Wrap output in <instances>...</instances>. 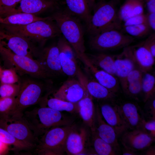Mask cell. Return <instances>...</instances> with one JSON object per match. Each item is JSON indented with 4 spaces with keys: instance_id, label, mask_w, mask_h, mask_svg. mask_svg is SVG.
Returning <instances> with one entry per match:
<instances>
[{
    "instance_id": "1",
    "label": "cell",
    "mask_w": 155,
    "mask_h": 155,
    "mask_svg": "<svg viewBox=\"0 0 155 155\" xmlns=\"http://www.w3.org/2000/svg\"><path fill=\"white\" fill-rule=\"evenodd\" d=\"M50 16L63 37L70 44L77 58L85 65L88 61L84 39V30L81 20L64 8L59 7Z\"/></svg>"
},
{
    "instance_id": "2",
    "label": "cell",
    "mask_w": 155,
    "mask_h": 155,
    "mask_svg": "<svg viewBox=\"0 0 155 155\" xmlns=\"http://www.w3.org/2000/svg\"><path fill=\"white\" fill-rule=\"evenodd\" d=\"M23 117L37 138L51 128L70 125L72 123L61 112L48 107L35 108L26 111L23 113Z\"/></svg>"
},
{
    "instance_id": "3",
    "label": "cell",
    "mask_w": 155,
    "mask_h": 155,
    "mask_svg": "<svg viewBox=\"0 0 155 155\" xmlns=\"http://www.w3.org/2000/svg\"><path fill=\"white\" fill-rule=\"evenodd\" d=\"M2 24L5 28L12 33L23 37L33 44L37 43L42 46L48 40L61 34L51 18L25 25Z\"/></svg>"
},
{
    "instance_id": "4",
    "label": "cell",
    "mask_w": 155,
    "mask_h": 155,
    "mask_svg": "<svg viewBox=\"0 0 155 155\" xmlns=\"http://www.w3.org/2000/svg\"><path fill=\"white\" fill-rule=\"evenodd\" d=\"M93 8V13L86 27L90 36L106 30L120 28L121 21L118 18L115 2L101 0L95 3Z\"/></svg>"
},
{
    "instance_id": "5",
    "label": "cell",
    "mask_w": 155,
    "mask_h": 155,
    "mask_svg": "<svg viewBox=\"0 0 155 155\" xmlns=\"http://www.w3.org/2000/svg\"><path fill=\"white\" fill-rule=\"evenodd\" d=\"M74 128V125H71L48 130L38 138L36 151L39 155L63 154L67 136Z\"/></svg>"
},
{
    "instance_id": "6",
    "label": "cell",
    "mask_w": 155,
    "mask_h": 155,
    "mask_svg": "<svg viewBox=\"0 0 155 155\" xmlns=\"http://www.w3.org/2000/svg\"><path fill=\"white\" fill-rule=\"evenodd\" d=\"M134 40L133 37L113 28L90 36L89 44L91 49L102 52L124 48Z\"/></svg>"
},
{
    "instance_id": "7",
    "label": "cell",
    "mask_w": 155,
    "mask_h": 155,
    "mask_svg": "<svg viewBox=\"0 0 155 155\" xmlns=\"http://www.w3.org/2000/svg\"><path fill=\"white\" fill-rule=\"evenodd\" d=\"M0 54L21 74H26L38 79H46L52 76L37 59L15 54L0 44Z\"/></svg>"
},
{
    "instance_id": "8",
    "label": "cell",
    "mask_w": 155,
    "mask_h": 155,
    "mask_svg": "<svg viewBox=\"0 0 155 155\" xmlns=\"http://www.w3.org/2000/svg\"><path fill=\"white\" fill-rule=\"evenodd\" d=\"M43 91L44 86L40 82L31 79L23 80L21 82L20 90L16 97V107L12 115L23 116L24 109L40 101Z\"/></svg>"
},
{
    "instance_id": "9",
    "label": "cell",
    "mask_w": 155,
    "mask_h": 155,
    "mask_svg": "<svg viewBox=\"0 0 155 155\" xmlns=\"http://www.w3.org/2000/svg\"><path fill=\"white\" fill-rule=\"evenodd\" d=\"M0 127L17 139L36 146L38 139L36 137L23 115H0Z\"/></svg>"
},
{
    "instance_id": "10",
    "label": "cell",
    "mask_w": 155,
    "mask_h": 155,
    "mask_svg": "<svg viewBox=\"0 0 155 155\" xmlns=\"http://www.w3.org/2000/svg\"><path fill=\"white\" fill-rule=\"evenodd\" d=\"M0 44L17 55L34 59L37 49L23 37L11 32L0 23Z\"/></svg>"
},
{
    "instance_id": "11",
    "label": "cell",
    "mask_w": 155,
    "mask_h": 155,
    "mask_svg": "<svg viewBox=\"0 0 155 155\" xmlns=\"http://www.w3.org/2000/svg\"><path fill=\"white\" fill-rule=\"evenodd\" d=\"M90 95L84 85L78 79L71 78L65 81L54 93V97L76 104Z\"/></svg>"
},
{
    "instance_id": "12",
    "label": "cell",
    "mask_w": 155,
    "mask_h": 155,
    "mask_svg": "<svg viewBox=\"0 0 155 155\" xmlns=\"http://www.w3.org/2000/svg\"><path fill=\"white\" fill-rule=\"evenodd\" d=\"M57 44L59 49L60 63L63 73L70 77L77 76L80 69L73 48L63 36L59 38Z\"/></svg>"
},
{
    "instance_id": "13",
    "label": "cell",
    "mask_w": 155,
    "mask_h": 155,
    "mask_svg": "<svg viewBox=\"0 0 155 155\" xmlns=\"http://www.w3.org/2000/svg\"><path fill=\"white\" fill-rule=\"evenodd\" d=\"M155 137L141 129L127 131L121 136L123 146L137 152L144 150L155 141Z\"/></svg>"
},
{
    "instance_id": "14",
    "label": "cell",
    "mask_w": 155,
    "mask_h": 155,
    "mask_svg": "<svg viewBox=\"0 0 155 155\" xmlns=\"http://www.w3.org/2000/svg\"><path fill=\"white\" fill-rule=\"evenodd\" d=\"M37 59L44 68L52 76L63 73L60 65L59 51L57 44L39 50Z\"/></svg>"
},
{
    "instance_id": "15",
    "label": "cell",
    "mask_w": 155,
    "mask_h": 155,
    "mask_svg": "<svg viewBox=\"0 0 155 155\" xmlns=\"http://www.w3.org/2000/svg\"><path fill=\"white\" fill-rule=\"evenodd\" d=\"M116 105L128 129H141L142 122L145 119L141 110L137 104L128 101Z\"/></svg>"
},
{
    "instance_id": "16",
    "label": "cell",
    "mask_w": 155,
    "mask_h": 155,
    "mask_svg": "<svg viewBox=\"0 0 155 155\" xmlns=\"http://www.w3.org/2000/svg\"><path fill=\"white\" fill-rule=\"evenodd\" d=\"M99 107L103 119L114 129L118 137L128 130L118 111L116 104L105 103L100 105Z\"/></svg>"
},
{
    "instance_id": "17",
    "label": "cell",
    "mask_w": 155,
    "mask_h": 155,
    "mask_svg": "<svg viewBox=\"0 0 155 155\" xmlns=\"http://www.w3.org/2000/svg\"><path fill=\"white\" fill-rule=\"evenodd\" d=\"M89 135L86 129L81 128L79 131L74 128L69 133L65 145V152L68 155H80L85 152L88 143Z\"/></svg>"
},
{
    "instance_id": "18",
    "label": "cell",
    "mask_w": 155,
    "mask_h": 155,
    "mask_svg": "<svg viewBox=\"0 0 155 155\" xmlns=\"http://www.w3.org/2000/svg\"><path fill=\"white\" fill-rule=\"evenodd\" d=\"M115 75L120 81L124 78L132 70L137 68L131 46L123 48L120 54L114 55Z\"/></svg>"
},
{
    "instance_id": "19",
    "label": "cell",
    "mask_w": 155,
    "mask_h": 155,
    "mask_svg": "<svg viewBox=\"0 0 155 155\" xmlns=\"http://www.w3.org/2000/svg\"><path fill=\"white\" fill-rule=\"evenodd\" d=\"M77 76L92 98L111 102L115 100L117 96L116 94L101 85L95 80L88 79L81 70L79 71Z\"/></svg>"
},
{
    "instance_id": "20",
    "label": "cell",
    "mask_w": 155,
    "mask_h": 155,
    "mask_svg": "<svg viewBox=\"0 0 155 155\" xmlns=\"http://www.w3.org/2000/svg\"><path fill=\"white\" fill-rule=\"evenodd\" d=\"M95 131L97 135L119 151L120 148L117 134L113 128L103 119L98 106L95 108Z\"/></svg>"
},
{
    "instance_id": "21",
    "label": "cell",
    "mask_w": 155,
    "mask_h": 155,
    "mask_svg": "<svg viewBox=\"0 0 155 155\" xmlns=\"http://www.w3.org/2000/svg\"><path fill=\"white\" fill-rule=\"evenodd\" d=\"M14 13H24L34 14L55 9L59 4L50 0H21Z\"/></svg>"
},
{
    "instance_id": "22",
    "label": "cell",
    "mask_w": 155,
    "mask_h": 155,
    "mask_svg": "<svg viewBox=\"0 0 155 155\" xmlns=\"http://www.w3.org/2000/svg\"><path fill=\"white\" fill-rule=\"evenodd\" d=\"M131 47L137 68L143 73L149 72L154 64L155 57L144 42Z\"/></svg>"
},
{
    "instance_id": "23",
    "label": "cell",
    "mask_w": 155,
    "mask_h": 155,
    "mask_svg": "<svg viewBox=\"0 0 155 155\" xmlns=\"http://www.w3.org/2000/svg\"><path fill=\"white\" fill-rule=\"evenodd\" d=\"M85 66L99 83L116 94L118 92L119 83L115 75L95 67L88 60Z\"/></svg>"
},
{
    "instance_id": "24",
    "label": "cell",
    "mask_w": 155,
    "mask_h": 155,
    "mask_svg": "<svg viewBox=\"0 0 155 155\" xmlns=\"http://www.w3.org/2000/svg\"><path fill=\"white\" fill-rule=\"evenodd\" d=\"M65 8L70 13L84 22L87 27L91 16L87 0H64Z\"/></svg>"
},
{
    "instance_id": "25",
    "label": "cell",
    "mask_w": 155,
    "mask_h": 155,
    "mask_svg": "<svg viewBox=\"0 0 155 155\" xmlns=\"http://www.w3.org/2000/svg\"><path fill=\"white\" fill-rule=\"evenodd\" d=\"M77 104L78 112L84 122L90 128L91 131H95V108L92 97L89 95Z\"/></svg>"
},
{
    "instance_id": "26",
    "label": "cell",
    "mask_w": 155,
    "mask_h": 155,
    "mask_svg": "<svg viewBox=\"0 0 155 155\" xmlns=\"http://www.w3.org/2000/svg\"><path fill=\"white\" fill-rule=\"evenodd\" d=\"M89 61L97 68L115 75L114 55L103 52L86 54Z\"/></svg>"
},
{
    "instance_id": "27",
    "label": "cell",
    "mask_w": 155,
    "mask_h": 155,
    "mask_svg": "<svg viewBox=\"0 0 155 155\" xmlns=\"http://www.w3.org/2000/svg\"><path fill=\"white\" fill-rule=\"evenodd\" d=\"M0 140L9 146H12L11 150L17 152L28 151L35 149L36 146L21 141L13 136L7 131L0 127Z\"/></svg>"
},
{
    "instance_id": "28",
    "label": "cell",
    "mask_w": 155,
    "mask_h": 155,
    "mask_svg": "<svg viewBox=\"0 0 155 155\" xmlns=\"http://www.w3.org/2000/svg\"><path fill=\"white\" fill-rule=\"evenodd\" d=\"M51 16L42 17L31 14L20 13L13 14L3 19L2 24L10 25H25L35 21L50 19Z\"/></svg>"
},
{
    "instance_id": "29",
    "label": "cell",
    "mask_w": 155,
    "mask_h": 155,
    "mask_svg": "<svg viewBox=\"0 0 155 155\" xmlns=\"http://www.w3.org/2000/svg\"><path fill=\"white\" fill-rule=\"evenodd\" d=\"M91 132L94 150L96 155L117 154V151L110 144L100 138L95 130Z\"/></svg>"
},
{
    "instance_id": "30",
    "label": "cell",
    "mask_w": 155,
    "mask_h": 155,
    "mask_svg": "<svg viewBox=\"0 0 155 155\" xmlns=\"http://www.w3.org/2000/svg\"><path fill=\"white\" fill-rule=\"evenodd\" d=\"M141 88L143 100L145 102L155 95V77L154 74L149 72L143 73L141 80Z\"/></svg>"
},
{
    "instance_id": "31",
    "label": "cell",
    "mask_w": 155,
    "mask_h": 155,
    "mask_svg": "<svg viewBox=\"0 0 155 155\" xmlns=\"http://www.w3.org/2000/svg\"><path fill=\"white\" fill-rule=\"evenodd\" d=\"M77 103H73L55 97L48 100L46 102L48 107L60 112L65 111L71 113L78 112Z\"/></svg>"
},
{
    "instance_id": "32",
    "label": "cell",
    "mask_w": 155,
    "mask_h": 155,
    "mask_svg": "<svg viewBox=\"0 0 155 155\" xmlns=\"http://www.w3.org/2000/svg\"><path fill=\"white\" fill-rule=\"evenodd\" d=\"M16 104V97H0V115H12Z\"/></svg>"
},
{
    "instance_id": "33",
    "label": "cell",
    "mask_w": 155,
    "mask_h": 155,
    "mask_svg": "<svg viewBox=\"0 0 155 155\" xmlns=\"http://www.w3.org/2000/svg\"><path fill=\"white\" fill-rule=\"evenodd\" d=\"M124 27L125 32L133 37H140L146 36L151 29L147 23Z\"/></svg>"
},
{
    "instance_id": "34",
    "label": "cell",
    "mask_w": 155,
    "mask_h": 155,
    "mask_svg": "<svg viewBox=\"0 0 155 155\" xmlns=\"http://www.w3.org/2000/svg\"><path fill=\"white\" fill-rule=\"evenodd\" d=\"M21 82L15 84L0 83V97H16L19 92Z\"/></svg>"
},
{
    "instance_id": "35",
    "label": "cell",
    "mask_w": 155,
    "mask_h": 155,
    "mask_svg": "<svg viewBox=\"0 0 155 155\" xmlns=\"http://www.w3.org/2000/svg\"><path fill=\"white\" fill-rule=\"evenodd\" d=\"M135 0H126L118 12L119 20L123 22L134 16V9Z\"/></svg>"
},
{
    "instance_id": "36",
    "label": "cell",
    "mask_w": 155,
    "mask_h": 155,
    "mask_svg": "<svg viewBox=\"0 0 155 155\" xmlns=\"http://www.w3.org/2000/svg\"><path fill=\"white\" fill-rule=\"evenodd\" d=\"M21 0H0V17L3 18L14 14L16 6Z\"/></svg>"
},
{
    "instance_id": "37",
    "label": "cell",
    "mask_w": 155,
    "mask_h": 155,
    "mask_svg": "<svg viewBox=\"0 0 155 155\" xmlns=\"http://www.w3.org/2000/svg\"><path fill=\"white\" fill-rule=\"evenodd\" d=\"M19 82V76L14 68L2 69L0 75V83L15 84Z\"/></svg>"
},
{
    "instance_id": "38",
    "label": "cell",
    "mask_w": 155,
    "mask_h": 155,
    "mask_svg": "<svg viewBox=\"0 0 155 155\" xmlns=\"http://www.w3.org/2000/svg\"><path fill=\"white\" fill-rule=\"evenodd\" d=\"M141 80L134 81L127 84L122 88L123 92L128 96L137 98L141 93Z\"/></svg>"
},
{
    "instance_id": "39",
    "label": "cell",
    "mask_w": 155,
    "mask_h": 155,
    "mask_svg": "<svg viewBox=\"0 0 155 155\" xmlns=\"http://www.w3.org/2000/svg\"><path fill=\"white\" fill-rule=\"evenodd\" d=\"M143 74L137 68L132 70L124 78L120 81L122 88L132 82L142 79Z\"/></svg>"
},
{
    "instance_id": "40",
    "label": "cell",
    "mask_w": 155,
    "mask_h": 155,
    "mask_svg": "<svg viewBox=\"0 0 155 155\" xmlns=\"http://www.w3.org/2000/svg\"><path fill=\"white\" fill-rule=\"evenodd\" d=\"M147 23L146 15L144 13L133 16L124 22V27Z\"/></svg>"
},
{
    "instance_id": "41",
    "label": "cell",
    "mask_w": 155,
    "mask_h": 155,
    "mask_svg": "<svg viewBox=\"0 0 155 155\" xmlns=\"http://www.w3.org/2000/svg\"><path fill=\"white\" fill-rule=\"evenodd\" d=\"M144 109L150 119H155V95L149 98L145 102Z\"/></svg>"
},
{
    "instance_id": "42",
    "label": "cell",
    "mask_w": 155,
    "mask_h": 155,
    "mask_svg": "<svg viewBox=\"0 0 155 155\" xmlns=\"http://www.w3.org/2000/svg\"><path fill=\"white\" fill-rule=\"evenodd\" d=\"M141 129L155 137V119H150L148 121L144 120Z\"/></svg>"
},
{
    "instance_id": "43",
    "label": "cell",
    "mask_w": 155,
    "mask_h": 155,
    "mask_svg": "<svg viewBox=\"0 0 155 155\" xmlns=\"http://www.w3.org/2000/svg\"><path fill=\"white\" fill-rule=\"evenodd\" d=\"M144 43L148 48L153 57L155 58V35L153 33L150 35Z\"/></svg>"
},
{
    "instance_id": "44",
    "label": "cell",
    "mask_w": 155,
    "mask_h": 155,
    "mask_svg": "<svg viewBox=\"0 0 155 155\" xmlns=\"http://www.w3.org/2000/svg\"><path fill=\"white\" fill-rule=\"evenodd\" d=\"M147 23L151 29L155 30V13H148L146 15Z\"/></svg>"
},
{
    "instance_id": "45",
    "label": "cell",
    "mask_w": 155,
    "mask_h": 155,
    "mask_svg": "<svg viewBox=\"0 0 155 155\" xmlns=\"http://www.w3.org/2000/svg\"><path fill=\"white\" fill-rule=\"evenodd\" d=\"M146 5L148 13H155V0L146 1Z\"/></svg>"
},
{
    "instance_id": "46",
    "label": "cell",
    "mask_w": 155,
    "mask_h": 155,
    "mask_svg": "<svg viewBox=\"0 0 155 155\" xmlns=\"http://www.w3.org/2000/svg\"><path fill=\"white\" fill-rule=\"evenodd\" d=\"M9 146L0 140V155L6 154L9 150Z\"/></svg>"
},
{
    "instance_id": "47",
    "label": "cell",
    "mask_w": 155,
    "mask_h": 155,
    "mask_svg": "<svg viewBox=\"0 0 155 155\" xmlns=\"http://www.w3.org/2000/svg\"><path fill=\"white\" fill-rule=\"evenodd\" d=\"M122 149V154L123 155H137L136 152L127 148L123 146Z\"/></svg>"
},
{
    "instance_id": "48",
    "label": "cell",
    "mask_w": 155,
    "mask_h": 155,
    "mask_svg": "<svg viewBox=\"0 0 155 155\" xmlns=\"http://www.w3.org/2000/svg\"><path fill=\"white\" fill-rule=\"evenodd\" d=\"M144 154L145 155H155V147L154 146H150L145 150Z\"/></svg>"
},
{
    "instance_id": "49",
    "label": "cell",
    "mask_w": 155,
    "mask_h": 155,
    "mask_svg": "<svg viewBox=\"0 0 155 155\" xmlns=\"http://www.w3.org/2000/svg\"><path fill=\"white\" fill-rule=\"evenodd\" d=\"M90 6L91 9L95 4L96 0H87Z\"/></svg>"
},
{
    "instance_id": "50",
    "label": "cell",
    "mask_w": 155,
    "mask_h": 155,
    "mask_svg": "<svg viewBox=\"0 0 155 155\" xmlns=\"http://www.w3.org/2000/svg\"><path fill=\"white\" fill-rule=\"evenodd\" d=\"M59 4L61 0H50Z\"/></svg>"
},
{
    "instance_id": "51",
    "label": "cell",
    "mask_w": 155,
    "mask_h": 155,
    "mask_svg": "<svg viewBox=\"0 0 155 155\" xmlns=\"http://www.w3.org/2000/svg\"><path fill=\"white\" fill-rule=\"evenodd\" d=\"M3 22V19L0 17V23H2Z\"/></svg>"
},
{
    "instance_id": "52",
    "label": "cell",
    "mask_w": 155,
    "mask_h": 155,
    "mask_svg": "<svg viewBox=\"0 0 155 155\" xmlns=\"http://www.w3.org/2000/svg\"><path fill=\"white\" fill-rule=\"evenodd\" d=\"M119 0H111V1H112L114 2L115 3V2H116L119 1Z\"/></svg>"
},
{
    "instance_id": "53",
    "label": "cell",
    "mask_w": 155,
    "mask_h": 155,
    "mask_svg": "<svg viewBox=\"0 0 155 155\" xmlns=\"http://www.w3.org/2000/svg\"><path fill=\"white\" fill-rule=\"evenodd\" d=\"M2 69H3L2 68V67H1V65L0 64V74L1 73V72L2 71Z\"/></svg>"
},
{
    "instance_id": "54",
    "label": "cell",
    "mask_w": 155,
    "mask_h": 155,
    "mask_svg": "<svg viewBox=\"0 0 155 155\" xmlns=\"http://www.w3.org/2000/svg\"><path fill=\"white\" fill-rule=\"evenodd\" d=\"M145 0L146 1H148V0Z\"/></svg>"
}]
</instances>
